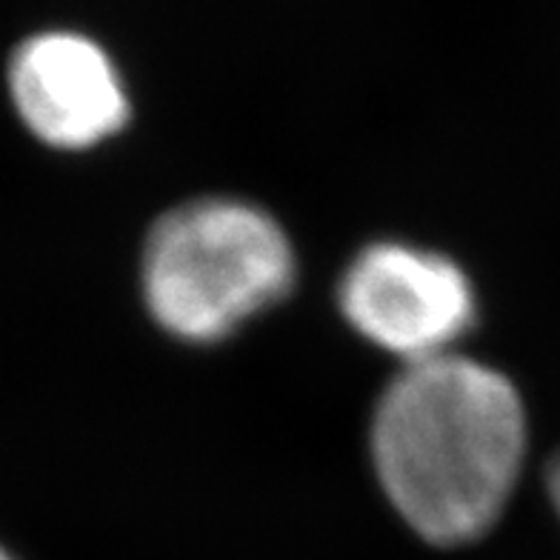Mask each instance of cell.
Masks as SVG:
<instances>
[{
  "mask_svg": "<svg viewBox=\"0 0 560 560\" xmlns=\"http://www.w3.org/2000/svg\"><path fill=\"white\" fill-rule=\"evenodd\" d=\"M295 283V252L264 209L232 198L189 200L152 226L143 295L158 324L180 340L214 343Z\"/></svg>",
  "mask_w": 560,
  "mask_h": 560,
  "instance_id": "7a4b0ae2",
  "label": "cell"
},
{
  "mask_svg": "<svg viewBox=\"0 0 560 560\" xmlns=\"http://www.w3.org/2000/svg\"><path fill=\"white\" fill-rule=\"evenodd\" d=\"M9 92L30 132L55 149H92L129 120V97L109 55L74 32L30 37L12 58Z\"/></svg>",
  "mask_w": 560,
  "mask_h": 560,
  "instance_id": "277c9868",
  "label": "cell"
},
{
  "mask_svg": "<svg viewBox=\"0 0 560 560\" xmlns=\"http://www.w3.org/2000/svg\"><path fill=\"white\" fill-rule=\"evenodd\" d=\"M546 489H549L552 506L558 509V515H560V455H555L552 464H549V472H546Z\"/></svg>",
  "mask_w": 560,
  "mask_h": 560,
  "instance_id": "5b68a950",
  "label": "cell"
},
{
  "mask_svg": "<svg viewBox=\"0 0 560 560\" xmlns=\"http://www.w3.org/2000/svg\"><path fill=\"white\" fill-rule=\"evenodd\" d=\"M338 301L354 332L406 363L452 354L478 317L464 269L406 244L366 246L343 272Z\"/></svg>",
  "mask_w": 560,
  "mask_h": 560,
  "instance_id": "3957f363",
  "label": "cell"
},
{
  "mask_svg": "<svg viewBox=\"0 0 560 560\" xmlns=\"http://www.w3.org/2000/svg\"><path fill=\"white\" fill-rule=\"evenodd\" d=\"M386 498L420 538L464 546L503 515L526 457V409L498 369L460 354L406 363L375 409Z\"/></svg>",
  "mask_w": 560,
  "mask_h": 560,
  "instance_id": "6da1fadb",
  "label": "cell"
},
{
  "mask_svg": "<svg viewBox=\"0 0 560 560\" xmlns=\"http://www.w3.org/2000/svg\"><path fill=\"white\" fill-rule=\"evenodd\" d=\"M0 560H15V558H12V555H9L7 549H3V546H0Z\"/></svg>",
  "mask_w": 560,
  "mask_h": 560,
  "instance_id": "8992f818",
  "label": "cell"
}]
</instances>
